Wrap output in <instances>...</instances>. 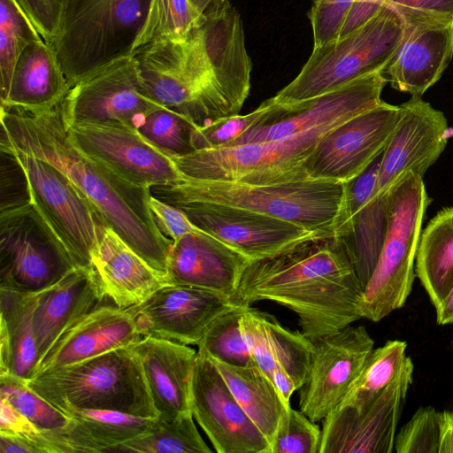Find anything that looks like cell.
<instances>
[{"label": "cell", "mask_w": 453, "mask_h": 453, "mask_svg": "<svg viewBox=\"0 0 453 453\" xmlns=\"http://www.w3.org/2000/svg\"><path fill=\"white\" fill-rule=\"evenodd\" d=\"M151 98L202 128L239 114L252 64L242 21L229 0L203 13L181 40H163L133 55Z\"/></svg>", "instance_id": "obj_1"}, {"label": "cell", "mask_w": 453, "mask_h": 453, "mask_svg": "<svg viewBox=\"0 0 453 453\" xmlns=\"http://www.w3.org/2000/svg\"><path fill=\"white\" fill-rule=\"evenodd\" d=\"M60 104L37 111L1 108L0 142L60 170L134 252L166 274L173 242L157 226L149 206L150 188L131 184L77 148Z\"/></svg>", "instance_id": "obj_2"}, {"label": "cell", "mask_w": 453, "mask_h": 453, "mask_svg": "<svg viewBox=\"0 0 453 453\" xmlns=\"http://www.w3.org/2000/svg\"><path fill=\"white\" fill-rule=\"evenodd\" d=\"M363 296L343 242L331 236L250 261L229 298L236 306L272 301L290 309L301 332L312 341L363 319Z\"/></svg>", "instance_id": "obj_3"}, {"label": "cell", "mask_w": 453, "mask_h": 453, "mask_svg": "<svg viewBox=\"0 0 453 453\" xmlns=\"http://www.w3.org/2000/svg\"><path fill=\"white\" fill-rule=\"evenodd\" d=\"M150 193L170 204L213 203L244 208L334 236L344 183L305 180L270 185L182 178L154 186Z\"/></svg>", "instance_id": "obj_4"}, {"label": "cell", "mask_w": 453, "mask_h": 453, "mask_svg": "<svg viewBox=\"0 0 453 453\" xmlns=\"http://www.w3.org/2000/svg\"><path fill=\"white\" fill-rule=\"evenodd\" d=\"M152 0H67L50 44L70 88L89 75L132 58Z\"/></svg>", "instance_id": "obj_5"}, {"label": "cell", "mask_w": 453, "mask_h": 453, "mask_svg": "<svg viewBox=\"0 0 453 453\" xmlns=\"http://www.w3.org/2000/svg\"><path fill=\"white\" fill-rule=\"evenodd\" d=\"M27 385L66 416L74 410L158 416L131 345L47 371L27 380Z\"/></svg>", "instance_id": "obj_6"}, {"label": "cell", "mask_w": 453, "mask_h": 453, "mask_svg": "<svg viewBox=\"0 0 453 453\" xmlns=\"http://www.w3.org/2000/svg\"><path fill=\"white\" fill-rule=\"evenodd\" d=\"M405 28L403 18L385 4L358 28L313 48L298 75L272 99L279 105L290 106L383 73L401 44Z\"/></svg>", "instance_id": "obj_7"}, {"label": "cell", "mask_w": 453, "mask_h": 453, "mask_svg": "<svg viewBox=\"0 0 453 453\" xmlns=\"http://www.w3.org/2000/svg\"><path fill=\"white\" fill-rule=\"evenodd\" d=\"M430 201L423 178L413 173L391 189L382 249L364 289V319L379 322L404 306L416 277L417 250Z\"/></svg>", "instance_id": "obj_8"}, {"label": "cell", "mask_w": 453, "mask_h": 453, "mask_svg": "<svg viewBox=\"0 0 453 453\" xmlns=\"http://www.w3.org/2000/svg\"><path fill=\"white\" fill-rule=\"evenodd\" d=\"M336 125L289 139L203 149L171 157L182 178L270 185L309 180L305 163L319 142Z\"/></svg>", "instance_id": "obj_9"}, {"label": "cell", "mask_w": 453, "mask_h": 453, "mask_svg": "<svg viewBox=\"0 0 453 453\" xmlns=\"http://www.w3.org/2000/svg\"><path fill=\"white\" fill-rule=\"evenodd\" d=\"M10 149L23 166L32 203L69 255L75 268H93L92 257L108 225L88 200L52 164Z\"/></svg>", "instance_id": "obj_10"}, {"label": "cell", "mask_w": 453, "mask_h": 453, "mask_svg": "<svg viewBox=\"0 0 453 453\" xmlns=\"http://www.w3.org/2000/svg\"><path fill=\"white\" fill-rule=\"evenodd\" d=\"M74 268L33 203L0 212V288L35 294Z\"/></svg>", "instance_id": "obj_11"}, {"label": "cell", "mask_w": 453, "mask_h": 453, "mask_svg": "<svg viewBox=\"0 0 453 453\" xmlns=\"http://www.w3.org/2000/svg\"><path fill=\"white\" fill-rule=\"evenodd\" d=\"M161 107L150 96L133 57L80 81L60 104L66 127L100 124L135 130L150 112Z\"/></svg>", "instance_id": "obj_12"}, {"label": "cell", "mask_w": 453, "mask_h": 453, "mask_svg": "<svg viewBox=\"0 0 453 453\" xmlns=\"http://www.w3.org/2000/svg\"><path fill=\"white\" fill-rule=\"evenodd\" d=\"M173 205L182 210L197 228L250 261L277 256L309 241L331 237L244 208L204 202Z\"/></svg>", "instance_id": "obj_13"}, {"label": "cell", "mask_w": 453, "mask_h": 453, "mask_svg": "<svg viewBox=\"0 0 453 453\" xmlns=\"http://www.w3.org/2000/svg\"><path fill=\"white\" fill-rule=\"evenodd\" d=\"M414 365L403 371L369 405L339 403L323 421L319 453H391Z\"/></svg>", "instance_id": "obj_14"}, {"label": "cell", "mask_w": 453, "mask_h": 453, "mask_svg": "<svg viewBox=\"0 0 453 453\" xmlns=\"http://www.w3.org/2000/svg\"><path fill=\"white\" fill-rule=\"evenodd\" d=\"M400 118L399 105L381 102L341 123L318 143L305 163L309 180L348 182L385 150Z\"/></svg>", "instance_id": "obj_15"}, {"label": "cell", "mask_w": 453, "mask_h": 453, "mask_svg": "<svg viewBox=\"0 0 453 453\" xmlns=\"http://www.w3.org/2000/svg\"><path fill=\"white\" fill-rule=\"evenodd\" d=\"M387 82L383 73H376L290 106L272 99L270 114L243 134L236 146L286 140L322 126L341 124L380 104Z\"/></svg>", "instance_id": "obj_16"}, {"label": "cell", "mask_w": 453, "mask_h": 453, "mask_svg": "<svg viewBox=\"0 0 453 453\" xmlns=\"http://www.w3.org/2000/svg\"><path fill=\"white\" fill-rule=\"evenodd\" d=\"M311 342V367L299 389V408L318 423L342 401L374 349V341L365 326L349 325Z\"/></svg>", "instance_id": "obj_17"}, {"label": "cell", "mask_w": 453, "mask_h": 453, "mask_svg": "<svg viewBox=\"0 0 453 453\" xmlns=\"http://www.w3.org/2000/svg\"><path fill=\"white\" fill-rule=\"evenodd\" d=\"M190 407L218 453H271L265 436L242 410L210 357L197 351Z\"/></svg>", "instance_id": "obj_18"}, {"label": "cell", "mask_w": 453, "mask_h": 453, "mask_svg": "<svg viewBox=\"0 0 453 453\" xmlns=\"http://www.w3.org/2000/svg\"><path fill=\"white\" fill-rule=\"evenodd\" d=\"M235 306L229 296L218 292L167 284L144 302L126 310L142 337L197 346L211 324Z\"/></svg>", "instance_id": "obj_19"}, {"label": "cell", "mask_w": 453, "mask_h": 453, "mask_svg": "<svg viewBox=\"0 0 453 453\" xmlns=\"http://www.w3.org/2000/svg\"><path fill=\"white\" fill-rule=\"evenodd\" d=\"M66 128L77 148L134 186L150 188L181 179L172 158L134 128L100 124Z\"/></svg>", "instance_id": "obj_20"}, {"label": "cell", "mask_w": 453, "mask_h": 453, "mask_svg": "<svg viewBox=\"0 0 453 453\" xmlns=\"http://www.w3.org/2000/svg\"><path fill=\"white\" fill-rule=\"evenodd\" d=\"M399 107L397 126L382 153L377 195H388L410 173L423 178L452 135L444 113L421 96H412Z\"/></svg>", "instance_id": "obj_21"}, {"label": "cell", "mask_w": 453, "mask_h": 453, "mask_svg": "<svg viewBox=\"0 0 453 453\" xmlns=\"http://www.w3.org/2000/svg\"><path fill=\"white\" fill-rule=\"evenodd\" d=\"M240 327L251 357L284 400L306 382L313 344L301 331L284 327L276 318L251 306L244 308Z\"/></svg>", "instance_id": "obj_22"}, {"label": "cell", "mask_w": 453, "mask_h": 453, "mask_svg": "<svg viewBox=\"0 0 453 453\" xmlns=\"http://www.w3.org/2000/svg\"><path fill=\"white\" fill-rule=\"evenodd\" d=\"M250 261L227 244L200 231L173 242L166 275L170 284L201 288L230 297Z\"/></svg>", "instance_id": "obj_23"}, {"label": "cell", "mask_w": 453, "mask_h": 453, "mask_svg": "<svg viewBox=\"0 0 453 453\" xmlns=\"http://www.w3.org/2000/svg\"><path fill=\"white\" fill-rule=\"evenodd\" d=\"M142 338L126 309L101 304L69 328L37 364L35 376L128 347Z\"/></svg>", "instance_id": "obj_24"}, {"label": "cell", "mask_w": 453, "mask_h": 453, "mask_svg": "<svg viewBox=\"0 0 453 453\" xmlns=\"http://www.w3.org/2000/svg\"><path fill=\"white\" fill-rule=\"evenodd\" d=\"M452 56L453 23L406 24L402 42L385 69L387 80L398 91L421 96L439 81Z\"/></svg>", "instance_id": "obj_25"}, {"label": "cell", "mask_w": 453, "mask_h": 453, "mask_svg": "<svg viewBox=\"0 0 453 453\" xmlns=\"http://www.w3.org/2000/svg\"><path fill=\"white\" fill-rule=\"evenodd\" d=\"M142 365L157 418L191 412V381L197 352L177 342L143 336L131 345Z\"/></svg>", "instance_id": "obj_26"}, {"label": "cell", "mask_w": 453, "mask_h": 453, "mask_svg": "<svg viewBox=\"0 0 453 453\" xmlns=\"http://www.w3.org/2000/svg\"><path fill=\"white\" fill-rule=\"evenodd\" d=\"M104 300L94 268H74L56 284L36 293L34 330L38 363L67 328Z\"/></svg>", "instance_id": "obj_27"}, {"label": "cell", "mask_w": 453, "mask_h": 453, "mask_svg": "<svg viewBox=\"0 0 453 453\" xmlns=\"http://www.w3.org/2000/svg\"><path fill=\"white\" fill-rule=\"evenodd\" d=\"M102 290L114 305L126 309L170 284L167 275L150 265L109 226L92 257Z\"/></svg>", "instance_id": "obj_28"}, {"label": "cell", "mask_w": 453, "mask_h": 453, "mask_svg": "<svg viewBox=\"0 0 453 453\" xmlns=\"http://www.w3.org/2000/svg\"><path fill=\"white\" fill-rule=\"evenodd\" d=\"M69 422L41 430L45 453L110 452L146 432L156 418L110 410H74Z\"/></svg>", "instance_id": "obj_29"}, {"label": "cell", "mask_w": 453, "mask_h": 453, "mask_svg": "<svg viewBox=\"0 0 453 453\" xmlns=\"http://www.w3.org/2000/svg\"><path fill=\"white\" fill-rule=\"evenodd\" d=\"M69 90L54 48L42 39L29 44L19 56L8 96L1 108L53 109L63 102Z\"/></svg>", "instance_id": "obj_30"}, {"label": "cell", "mask_w": 453, "mask_h": 453, "mask_svg": "<svg viewBox=\"0 0 453 453\" xmlns=\"http://www.w3.org/2000/svg\"><path fill=\"white\" fill-rule=\"evenodd\" d=\"M35 294L0 288V375H35L38 352L34 330Z\"/></svg>", "instance_id": "obj_31"}, {"label": "cell", "mask_w": 453, "mask_h": 453, "mask_svg": "<svg viewBox=\"0 0 453 453\" xmlns=\"http://www.w3.org/2000/svg\"><path fill=\"white\" fill-rule=\"evenodd\" d=\"M210 358L242 410L271 445L281 418L290 407L289 403L255 362L236 366Z\"/></svg>", "instance_id": "obj_32"}, {"label": "cell", "mask_w": 453, "mask_h": 453, "mask_svg": "<svg viewBox=\"0 0 453 453\" xmlns=\"http://www.w3.org/2000/svg\"><path fill=\"white\" fill-rule=\"evenodd\" d=\"M415 273L438 307L453 288V206L441 210L421 232Z\"/></svg>", "instance_id": "obj_33"}, {"label": "cell", "mask_w": 453, "mask_h": 453, "mask_svg": "<svg viewBox=\"0 0 453 453\" xmlns=\"http://www.w3.org/2000/svg\"><path fill=\"white\" fill-rule=\"evenodd\" d=\"M388 195H373L335 237L342 240L364 287L378 262L388 219Z\"/></svg>", "instance_id": "obj_34"}, {"label": "cell", "mask_w": 453, "mask_h": 453, "mask_svg": "<svg viewBox=\"0 0 453 453\" xmlns=\"http://www.w3.org/2000/svg\"><path fill=\"white\" fill-rule=\"evenodd\" d=\"M406 349L407 342L401 340L373 349L341 403L356 407L372 403L403 371L409 358Z\"/></svg>", "instance_id": "obj_35"}, {"label": "cell", "mask_w": 453, "mask_h": 453, "mask_svg": "<svg viewBox=\"0 0 453 453\" xmlns=\"http://www.w3.org/2000/svg\"><path fill=\"white\" fill-rule=\"evenodd\" d=\"M142 453H211L194 422L192 412L172 419L157 418L151 428L110 452Z\"/></svg>", "instance_id": "obj_36"}, {"label": "cell", "mask_w": 453, "mask_h": 453, "mask_svg": "<svg viewBox=\"0 0 453 453\" xmlns=\"http://www.w3.org/2000/svg\"><path fill=\"white\" fill-rule=\"evenodd\" d=\"M43 39L15 0H0V97L9 93L16 63L32 42Z\"/></svg>", "instance_id": "obj_37"}, {"label": "cell", "mask_w": 453, "mask_h": 453, "mask_svg": "<svg viewBox=\"0 0 453 453\" xmlns=\"http://www.w3.org/2000/svg\"><path fill=\"white\" fill-rule=\"evenodd\" d=\"M202 17L191 0H152L135 51L154 42L186 38Z\"/></svg>", "instance_id": "obj_38"}, {"label": "cell", "mask_w": 453, "mask_h": 453, "mask_svg": "<svg viewBox=\"0 0 453 453\" xmlns=\"http://www.w3.org/2000/svg\"><path fill=\"white\" fill-rule=\"evenodd\" d=\"M196 127L186 117L166 107L150 112L136 131L170 157L194 152L193 134Z\"/></svg>", "instance_id": "obj_39"}, {"label": "cell", "mask_w": 453, "mask_h": 453, "mask_svg": "<svg viewBox=\"0 0 453 453\" xmlns=\"http://www.w3.org/2000/svg\"><path fill=\"white\" fill-rule=\"evenodd\" d=\"M244 308L235 306L217 318L197 345L198 349L213 359L231 365L247 366L254 363L240 327Z\"/></svg>", "instance_id": "obj_40"}, {"label": "cell", "mask_w": 453, "mask_h": 453, "mask_svg": "<svg viewBox=\"0 0 453 453\" xmlns=\"http://www.w3.org/2000/svg\"><path fill=\"white\" fill-rule=\"evenodd\" d=\"M0 397L4 398L38 429L51 430L66 425L70 418L31 389L27 380L0 375Z\"/></svg>", "instance_id": "obj_41"}, {"label": "cell", "mask_w": 453, "mask_h": 453, "mask_svg": "<svg viewBox=\"0 0 453 453\" xmlns=\"http://www.w3.org/2000/svg\"><path fill=\"white\" fill-rule=\"evenodd\" d=\"M273 108V101L269 98L252 112L224 118L205 127H196L193 134L195 150L236 146L242 136L260 124Z\"/></svg>", "instance_id": "obj_42"}, {"label": "cell", "mask_w": 453, "mask_h": 453, "mask_svg": "<svg viewBox=\"0 0 453 453\" xmlns=\"http://www.w3.org/2000/svg\"><path fill=\"white\" fill-rule=\"evenodd\" d=\"M321 430L300 410L288 408L271 442V453H319Z\"/></svg>", "instance_id": "obj_43"}, {"label": "cell", "mask_w": 453, "mask_h": 453, "mask_svg": "<svg viewBox=\"0 0 453 453\" xmlns=\"http://www.w3.org/2000/svg\"><path fill=\"white\" fill-rule=\"evenodd\" d=\"M441 415L433 406H421L395 435L397 453H439Z\"/></svg>", "instance_id": "obj_44"}, {"label": "cell", "mask_w": 453, "mask_h": 453, "mask_svg": "<svg viewBox=\"0 0 453 453\" xmlns=\"http://www.w3.org/2000/svg\"><path fill=\"white\" fill-rule=\"evenodd\" d=\"M382 153L383 151L359 175L344 182L343 197L334 225V236L337 235L352 217L376 194Z\"/></svg>", "instance_id": "obj_45"}, {"label": "cell", "mask_w": 453, "mask_h": 453, "mask_svg": "<svg viewBox=\"0 0 453 453\" xmlns=\"http://www.w3.org/2000/svg\"><path fill=\"white\" fill-rule=\"evenodd\" d=\"M355 0H312L309 19L313 32V48L339 38Z\"/></svg>", "instance_id": "obj_46"}, {"label": "cell", "mask_w": 453, "mask_h": 453, "mask_svg": "<svg viewBox=\"0 0 453 453\" xmlns=\"http://www.w3.org/2000/svg\"><path fill=\"white\" fill-rule=\"evenodd\" d=\"M1 150V204L0 212L32 203L27 173L13 152L0 145Z\"/></svg>", "instance_id": "obj_47"}, {"label": "cell", "mask_w": 453, "mask_h": 453, "mask_svg": "<svg viewBox=\"0 0 453 453\" xmlns=\"http://www.w3.org/2000/svg\"><path fill=\"white\" fill-rule=\"evenodd\" d=\"M406 24L417 22L453 23V0H387Z\"/></svg>", "instance_id": "obj_48"}, {"label": "cell", "mask_w": 453, "mask_h": 453, "mask_svg": "<svg viewBox=\"0 0 453 453\" xmlns=\"http://www.w3.org/2000/svg\"><path fill=\"white\" fill-rule=\"evenodd\" d=\"M49 43L58 35L67 0H15Z\"/></svg>", "instance_id": "obj_49"}, {"label": "cell", "mask_w": 453, "mask_h": 453, "mask_svg": "<svg viewBox=\"0 0 453 453\" xmlns=\"http://www.w3.org/2000/svg\"><path fill=\"white\" fill-rule=\"evenodd\" d=\"M149 206L159 231L175 242L185 234L197 233V228L180 208L165 203L150 193Z\"/></svg>", "instance_id": "obj_50"}, {"label": "cell", "mask_w": 453, "mask_h": 453, "mask_svg": "<svg viewBox=\"0 0 453 453\" xmlns=\"http://www.w3.org/2000/svg\"><path fill=\"white\" fill-rule=\"evenodd\" d=\"M0 434L20 435L27 438L43 452L42 434L34 424L4 398H1Z\"/></svg>", "instance_id": "obj_51"}, {"label": "cell", "mask_w": 453, "mask_h": 453, "mask_svg": "<svg viewBox=\"0 0 453 453\" xmlns=\"http://www.w3.org/2000/svg\"><path fill=\"white\" fill-rule=\"evenodd\" d=\"M386 1L387 0H355L339 38L349 34L372 19L384 7Z\"/></svg>", "instance_id": "obj_52"}, {"label": "cell", "mask_w": 453, "mask_h": 453, "mask_svg": "<svg viewBox=\"0 0 453 453\" xmlns=\"http://www.w3.org/2000/svg\"><path fill=\"white\" fill-rule=\"evenodd\" d=\"M1 453H41L37 446L24 436L0 434Z\"/></svg>", "instance_id": "obj_53"}, {"label": "cell", "mask_w": 453, "mask_h": 453, "mask_svg": "<svg viewBox=\"0 0 453 453\" xmlns=\"http://www.w3.org/2000/svg\"><path fill=\"white\" fill-rule=\"evenodd\" d=\"M441 436L439 453H453V411H440Z\"/></svg>", "instance_id": "obj_54"}, {"label": "cell", "mask_w": 453, "mask_h": 453, "mask_svg": "<svg viewBox=\"0 0 453 453\" xmlns=\"http://www.w3.org/2000/svg\"><path fill=\"white\" fill-rule=\"evenodd\" d=\"M436 322L440 326L453 323V288L443 301L435 308Z\"/></svg>", "instance_id": "obj_55"}, {"label": "cell", "mask_w": 453, "mask_h": 453, "mask_svg": "<svg viewBox=\"0 0 453 453\" xmlns=\"http://www.w3.org/2000/svg\"><path fill=\"white\" fill-rule=\"evenodd\" d=\"M227 0H191L197 11L203 14L206 11L217 7Z\"/></svg>", "instance_id": "obj_56"}, {"label": "cell", "mask_w": 453, "mask_h": 453, "mask_svg": "<svg viewBox=\"0 0 453 453\" xmlns=\"http://www.w3.org/2000/svg\"><path fill=\"white\" fill-rule=\"evenodd\" d=\"M451 348H452V349H453V339H452V341H451Z\"/></svg>", "instance_id": "obj_57"}]
</instances>
